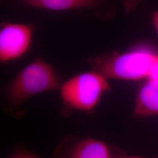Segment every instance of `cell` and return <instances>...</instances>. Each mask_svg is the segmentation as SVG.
<instances>
[{
	"label": "cell",
	"mask_w": 158,
	"mask_h": 158,
	"mask_svg": "<svg viewBox=\"0 0 158 158\" xmlns=\"http://www.w3.org/2000/svg\"><path fill=\"white\" fill-rule=\"evenodd\" d=\"M88 61L107 79L141 82L151 77L158 63V47L137 45L124 52L92 57Z\"/></svg>",
	"instance_id": "1"
},
{
	"label": "cell",
	"mask_w": 158,
	"mask_h": 158,
	"mask_svg": "<svg viewBox=\"0 0 158 158\" xmlns=\"http://www.w3.org/2000/svg\"><path fill=\"white\" fill-rule=\"evenodd\" d=\"M60 86L55 69L45 60L38 59L23 68L8 85L6 101L11 106L18 107L34 96L59 89Z\"/></svg>",
	"instance_id": "2"
},
{
	"label": "cell",
	"mask_w": 158,
	"mask_h": 158,
	"mask_svg": "<svg viewBox=\"0 0 158 158\" xmlns=\"http://www.w3.org/2000/svg\"><path fill=\"white\" fill-rule=\"evenodd\" d=\"M63 106L68 111L91 113L95 110L111 87L108 79L96 70L71 77L60 87Z\"/></svg>",
	"instance_id": "3"
},
{
	"label": "cell",
	"mask_w": 158,
	"mask_h": 158,
	"mask_svg": "<svg viewBox=\"0 0 158 158\" xmlns=\"http://www.w3.org/2000/svg\"><path fill=\"white\" fill-rule=\"evenodd\" d=\"M120 155L122 153L102 140L69 135L60 141L53 158H115Z\"/></svg>",
	"instance_id": "4"
},
{
	"label": "cell",
	"mask_w": 158,
	"mask_h": 158,
	"mask_svg": "<svg viewBox=\"0 0 158 158\" xmlns=\"http://www.w3.org/2000/svg\"><path fill=\"white\" fill-rule=\"evenodd\" d=\"M33 36L32 28L28 25L16 23H3L0 29V60H14L29 50Z\"/></svg>",
	"instance_id": "5"
},
{
	"label": "cell",
	"mask_w": 158,
	"mask_h": 158,
	"mask_svg": "<svg viewBox=\"0 0 158 158\" xmlns=\"http://www.w3.org/2000/svg\"><path fill=\"white\" fill-rule=\"evenodd\" d=\"M133 115L137 118L158 115V80L147 79L139 83Z\"/></svg>",
	"instance_id": "6"
},
{
	"label": "cell",
	"mask_w": 158,
	"mask_h": 158,
	"mask_svg": "<svg viewBox=\"0 0 158 158\" xmlns=\"http://www.w3.org/2000/svg\"><path fill=\"white\" fill-rule=\"evenodd\" d=\"M99 0H40L31 6L53 11L90 7L95 6Z\"/></svg>",
	"instance_id": "7"
},
{
	"label": "cell",
	"mask_w": 158,
	"mask_h": 158,
	"mask_svg": "<svg viewBox=\"0 0 158 158\" xmlns=\"http://www.w3.org/2000/svg\"><path fill=\"white\" fill-rule=\"evenodd\" d=\"M8 158H45L38 155L26 148L23 147L17 148L13 151Z\"/></svg>",
	"instance_id": "8"
},
{
	"label": "cell",
	"mask_w": 158,
	"mask_h": 158,
	"mask_svg": "<svg viewBox=\"0 0 158 158\" xmlns=\"http://www.w3.org/2000/svg\"><path fill=\"white\" fill-rule=\"evenodd\" d=\"M142 0H123L125 11L128 13L134 11Z\"/></svg>",
	"instance_id": "9"
},
{
	"label": "cell",
	"mask_w": 158,
	"mask_h": 158,
	"mask_svg": "<svg viewBox=\"0 0 158 158\" xmlns=\"http://www.w3.org/2000/svg\"><path fill=\"white\" fill-rule=\"evenodd\" d=\"M152 21L153 27L158 35V10L153 13L152 15Z\"/></svg>",
	"instance_id": "10"
},
{
	"label": "cell",
	"mask_w": 158,
	"mask_h": 158,
	"mask_svg": "<svg viewBox=\"0 0 158 158\" xmlns=\"http://www.w3.org/2000/svg\"><path fill=\"white\" fill-rule=\"evenodd\" d=\"M115 158H148L142 156H126L123 154L120 155Z\"/></svg>",
	"instance_id": "11"
},
{
	"label": "cell",
	"mask_w": 158,
	"mask_h": 158,
	"mask_svg": "<svg viewBox=\"0 0 158 158\" xmlns=\"http://www.w3.org/2000/svg\"><path fill=\"white\" fill-rule=\"evenodd\" d=\"M21 1H23V2H25L26 4H28L29 6H31L32 3H34V2H36V1H40V0H21Z\"/></svg>",
	"instance_id": "12"
}]
</instances>
